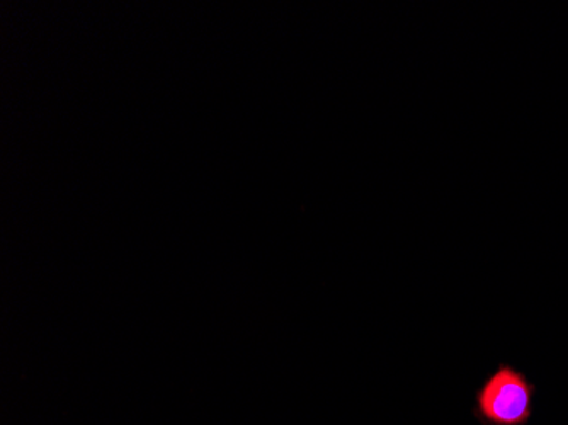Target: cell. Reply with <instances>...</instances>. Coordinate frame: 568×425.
<instances>
[{"label":"cell","instance_id":"obj_1","mask_svg":"<svg viewBox=\"0 0 568 425\" xmlns=\"http://www.w3.org/2000/svg\"><path fill=\"white\" fill-rule=\"evenodd\" d=\"M535 392L521 371L500 364L475 393L474 415L484 425L528 424Z\"/></svg>","mask_w":568,"mask_h":425}]
</instances>
